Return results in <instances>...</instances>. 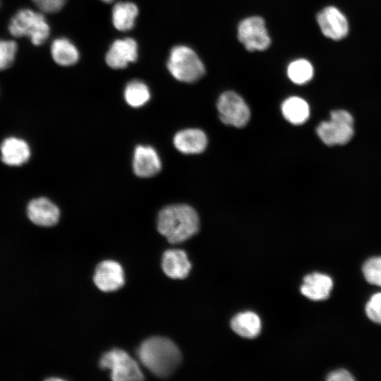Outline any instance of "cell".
Masks as SVG:
<instances>
[{"mask_svg": "<svg viewBox=\"0 0 381 381\" xmlns=\"http://www.w3.org/2000/svg\"><path fill=\"white\" fill-rule=\"evenodd\" d=\"M138 356L146 368L161 378L170 376L181 361L178 346L170 339L162 337L145 340L138 349Z\"/></svg>", "mask_w": 381, "mask_h": 381, "instance_id": "1", "label": "cell"}, {"mask_svg": "<svg viewBox=\"0 0 381 381\" xmlns=\"http://www.w3.org/2000/svg\"><path fill=\"white\" fill-rule=\"evenodd\" d=\"M368 317L373 322L381 324V293L372 296L365 306Z\"/></svg>", "mask_w": 381, "mask_h": 381, "instance_id": "26", "label": "cell"}, {"mask_svg": "<svg viewBox=\"0 0 381 381\" xmlns=\"http://www.w3.org/2000/svg\"><path fill=\"white\" fill-rule=\"evenodd\" d=\"M317 22L322 34L333 40H342L349 32L346 16L335 6H329L320 11Z\"/></svg>", "mask_w": 381, "mask_h": 381, "instance_id": "8", "label": "cell"}, {"mask_svg": "<svg viewBox=\"0 0 381 381\" xmlns=\"http://www.w3.org/2000/svg\"><path fill=\"white\" fill-rule=\"evenodd\" d=\"M162 267L164 272L170 278L184 279L189 274L191 264L185 251L171 249L164 253Z\"/></svg>", "mask_w": 381, "mask_h": 381, "instance_id": "16", "label": "cell"}, {"mask_svg": "<svg viewBox=\"0 0 381 381\" xmlns=\"http://www.w3.org/2000/svg\"><path fill=\"white\" fill-rule=\"evenodd\" d=\"M173 142L175 147L183 154H198L205 150L207 139L202 131L188 128L176 133Z\"/></svg>", "mask_w": 381, "mask_h": 381, "instance_id": "15", "label": "cell"}, {"mask_svg": "<svg viewBox=\"0 0 381 381\" xmlns=\"http://www.w3.org/2000/svg\"><path fill=\"white\" fill-rule=\"evenodd\" d=\"M160 159L156 150L150 146L138 145L134 151L133 169L140 177H151L159 172Z\"/></svg>", "mask_w": 381, "mask_h": 381, "instance_id": "13", "label": "cell"}, {"mask_svg": "<svg viewBox=\"0 0 381 381\" xmlns=\"http://www.w3.org/2000/svg\"><path fill=\"white\" fill-rule=\"evenodd\" d=\"M138 45L132 38L117 40L111 45L106 55L107 65L114 69L126 68L129 63L136 61Z\"/></svg>", "mask_w": 381, "mask_h": 381, "instance_id": "11", "label": "cell"}, {"mask_svg": "<svg viewBox=\"0 0 381 381\" xmlns=\"http://www.w3.org/2000/svg\"><path fill=\"white\" fill-rule=\"evenodd\" d=\"M237 36L249 52L265 50L271 44L265 20L260 16H250L241 20L238 25Z\"/></svg>", "mask_w": 381, "mask_h": 381, "instance_id": "7", "label": "cell"}, {"mask_svg": "<svg viewBox=\"0 0 381 381\" xmlns=\"http://www.w3.org/2000/svg\"><path fill=\"white\" fill-rule=\"evenodd\" d=\"M39 9L44 13H53L59 11L66 0H32Z\"/></svg>", "mask_w": 381, "mask_h": 381, "instance_id": "27", "label": "cell"}, {"mask_svg": "<svg viewBox=\"0 0 381 381\" xmlns=\"http://www.w3.org/2000/svg\"><path fill=\"white\" fill-rule=\"evenodd\" d=\"M96 286L102 291H114L124 284V273L121 265L114 260L99 263L93 277Z\"/></svg>", "mask_w": 381, "mask_h": 381, "instance_id": "9", "label": "cell"}, {"mask_svg": "<svg viewBox=\"0 0 381 381\" xmlns=\"http://www.w3.org/2000/svg\"><path fill=\"white\" fill-rule=\"evenodd\" d=\"M167 68L174 78L184 83L195 82L205 73V68L199 56L191 48L184 45L172 48Z\"/></svg>", "mask_w": 381, "mask_h": 381, "instance_id": "4", "label": "cell"}, {"mask_svg": "<svg viewBox=\"0 0 381 381\" xmlns=\"http://www.w3.org/2000/svg\"><path fill=\"white\" fill-rule=\"evenodd\" d=\"M231 327L239 336L253 339L261 331V321L253 312L240 313L231 319Z\"/></svg>", "mask_w": 381, "mask_h": 381, "instance_id": "18", "label": "cell"}, {"mask_svg": "<svg viewBox=\"0 0 381 381\" xmlns=\"http://www.w3.org/2000/svg\"><path fill=\"white\" fill-rule=\"evenodd\" d=\"M51 54L56 64L64 66L75 64L79 58L77 48L66 38H59L53 41Z\"/></svg>", "mask_w": 381, "mask_h": 381, "instance_id": "21", "label": "cell"}, {"mask_svg": "<svg viewBox=\"0 0 381 381\" xmlns=\"http://www.w3.org/2000/svg\"><path fill=\"white\" fill-rule=\"evenodd\" d=\"M332 286L333 282L330 277L314 272L303 278L301 292L313 301L325 300L329 297Z\"/></svg>", "mask_w": 381, "mask_h": 381, "instance_id": "17", "label": "cell"}, {"mask_svg": "<svg viewBox=\"0 0 381 381\" xmlns=\"http://www.w3.org/2000/svg\"><path fill=\"white\" fill-rule=\"evenodd\" d=\"M138 9L132 2H118L112 9L114 26L120 31H128L133 28Z\"/></svg>", "mask_w": 381, "mask_h": 381, "instance_id": "20", "label": "cell"}, {"mask_svg": "<svg viewBox=\"0 0 381 381\" xmlns=\"http://www.w3.org/2000/svg\"><path fill=\"white\" fill-rule=\"evenodd\" d=\"M217 107L221 121L226 125L242 128L250 117L246 102L233 91L223 92L218 99Z\"/></svg>", "mask_w": 381, "mask_h": 381, "instance_id": "6", "label": "cell"}, {"mask_svg": "<svg viewBox=\"0 0 381 381\" xmlns=\"http://www.w3.org/2000/svg\"><path fill=\"white\" fill-rule=\"evenodd\" d=\"M362 270L369 283L381 286V257L369 258L364 262Z\"/></svg>", "mask_w": 381, "mask_h": 381, "instance_id": "24", "label": "cell"}, {"mask_svg": "<svg viewBox=\"0 0 381 381\" xmlns=\"http://www.w3.org/2000/svg\"><path fill=\"white\" fill-rule=\"evenodd\" d=\"M329 381H352L354 378L344 369L335 370L329 374L327 378Z\"/></svg>", "mask_w": 381, "mask_h": 381, "instance_id": "28", "label": "cell"}, {"mask_svg": "<svg viewBox=\"0 0 381 381\" xmlns=\"http://www.w3.org/2000/svg\"><path fill=\"white\" fill-rule=\"evenodd\" d=\"M102 369L111 370V378L119 380H142L144 377L138 363L124 351L114 349L104 353L99 361Z\"/></svg>", "mask_w": 381, "mask_h": 381, "instance_id": "5", "label": "cell"}, {"mask_svg": "<svg viewBox=\"0 0 381 381\" xmlns=\"http://www.w3.org/2000/svg\"><path fill=\"white\" fill-rule=\"evenodd\" d=\"M0 151L1 161L9 166H20L30 157L28 144L24 140L16 137L4 140Z\"/></svg>", "mask_w": 381, "mask_h": 381, "instance_id": "14", "label": "cell"}, {"mask_svg": "<svg viewBox=\"0 0 381 381\" xmlns=\"http://www.w3.org/2000/svg\"><path fill=\"white\" fill-rule=\"evenodd\" d=\"M284 117L294 125L305 123L310 116L309 105L303 98L293 96L286 99L282 104Z\"/></svg>", "mask_w": 381, "mask_h": 381, "instance_id": "19", "label": "cell"}, {"mask_svg": "<svg viewBox=\"0 0 381 381\" xmlns=\"http://www.w3.org/2000/svg\"><path fill=\"white\" fill-rule=\"evenodd\" d=\"M101 1H104L105 3H111V2L114 1V0H101Z\"/></svg>", "mask_w": 381, "mask_h": 381, "instance_id": "29", "label": "cell"}, {"mask_svg": "<svg viewBox=\"0 0 381 381\" xmlns=\"http://www.w3.org/2000/svg\"><path fill=\"white\" fill-rule=\"evenodd\" d=\"M18 46L13 40H0V71L9 68L13 63Z\"/></svg>", "mask_w": 381, "mask_h": 381, "instance_id": "25", "label": "cell"}, {"mask_svg": "<svg viewBox=\"0 0 381 381\" xmlns=\"http://www.w3.org/2000/svg\"><path fill=\"white\" fill-rule=\"evenodd\" d=\"M8 30L14 37H28L35 45L44 43L50 32L44 16L29 8L20 9L13 16Z\"/></svg>", "mask_w": 381, "mask_h": 381, "instance_id": "3", "label": "cell"}, {"mask_svg": "<svg viewBox=\"0 0 381 381\" xmlns=\"http://www.w3.org/2000/svg\"><path fill=\"white\" fill-rule=\"evenodd\" d=\"M314 69L306 59H299L293 61L287 68V75L295 84L303 85L309 82L313 77Z\"/></svg>", "mask_w": 381, "mask_h": 381, "instance_id": "23", "label": "cell"}, {"mask_svg": "<svg viewBox=\"0 0 381 381\" xmlns=\"http://www.w3.org/2000/svg\"><path fill=\"white\" fill-rule=\"evenodd\" d=\"M353 124L330 119L321 122L317 127L316 132L327 145H344L349 142L353 135Z\"/></svg>", "mask_w": 381, "mask_h": 381, "instance_id": "10", "label": "cell"}, {"mask_svg": "<svg viewBox=\"0 0 381 381\" xmlns=\"http://www.w3.org/2000/svg\"><path fill=\"white\" fill-rule=\"evenodd\" d=\"M196 211L188 205H172L164 207L157 218V230L171 243L185 241L199 230Z\"/></svg>", "mask_w": 381, "mask_h": 381, "instance_id": "2", "label": "cell"}, {"mask_svg": "<svg viewBox=\"0 0 381 381\" xmlns=\"http://www.w3.org/2000/svg\"><path fill=\"white\" fill-rule=\"evenodd\" d=\"M150 98L147 86L141 81L133 80L127 84L124 90V99L130 106L140 107Z\"/></svg>", "mask_w": 381, "mask_h": 381, "instance_id": "22", "label": "cell"}, {"mask_svg": "<svg viewBox=\"0 0 381 381\" xmlns=\"http://www.w3.org/2000/svg\"><path fill=\"white\" fill-rule=\"evenodd\" d=\"M27 214L30 221L41 226L55 225L60 217L58 207L46 198L32 200L28 205Z\"/></svg>", "mask_w": 381, "mask_h": 381, "instance_id": "12", "label": "cell"}]
</instances>
